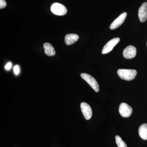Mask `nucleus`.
<instances>
[{"mask_svg": "<svg viewBox=\"0 0 147 147\" xmlns=\"http://www.w3.org/2000/svg\"><path fill=\"white\" fill-rule=\"evenodd\" d=\"M117 74L121 79L129 81L134 79L137 75V71L135 69H119Z\"/></svg>", "mask_w": 147, "mask_h": 147, "instance_id": "f257e3e1", "label": "nucleus"}, {"mask_svg": "<svg viewBox=\"0 0 147 147\" xmlns=\"http://www.w3.org/2000/svg\"><path fill=\"white\" fill-rule=\"evenodd\" d=\"M81 77L84 79L89 85L92 87L95 91L98 92L99 90V87L97 81L94 77L90 74L86 73H82L81 74Z\"/></svg>", "mask_w": 147, "mask_h": 147, "instance_id": "f03ea898", "label": "nucleus"}, {"mask_svg": "<svg viewBox=\"0 0 147 147\" xmlns=\"http://www.w3.org/2000/svg\"><path fill=\"white\" fill-rule=\"evenodd\" d=\"M50 9L52 13L58 16H63L67 12L65 7L59 3H54L51 5Z\"/></svg>", "mask_w": 147, "mask_h": 147, "instance_id": "7ed1b4c3", "label": "nucleus"}, {"mask_svg": "<svg viewBox=\"0 0 147 147\" xmlns=\"http://www.w3.org/2000/svg\"><path fill=\"white\" fill-rule=\"evenodd\" d=\"M133 112L131 106L125 102L121 103L119 107V112L123 117L127 118L130 116Z\"/></svg>", "mask_w": 147, "mask_h": 147, "instance_id": "20e7f679", "label": "nucleus"}, {"mask_svg": "<svg viewBox=\"0 0 147 147\" xmlns=\"http://www.w3.org/2000/svg\"><path fill=\"white\" fill-rule=\"evenodd\" d=\"M120 40V39L119 38H115L108 41L102 49V54H108L111 52L113 50L114 47L119 42Z\"/></svg>", "mask_w": 147, "mask_h": 147, "instance_id": "39448f33", "label": "nucleus"}, {"mask_svg": "<svg viewBox=\"0 0 147 147\" xmlns=\"http://www.w3.org/2000/svg\"><path fill=\"white\" fill-rule=\"evenodd\" d=\"M127 16V13L126 12L122 13L111 24L110 27V29L113 30L119 28L120 26L123 24Z\"/></svg>", "mask_w": 147, "mask_h": 147, "instance_id": "423d86ee", "label": "nucleus"}, {"mask_svg": "<svg viewBox=\"0 0 147 147\" xmlns=\"http://www.w3.org/2000/svg\"><path fill=\"white\" fill-rule=\"evenodd\" d=\"M81 108L84 117L86 120L91 118L92 111L89 105L85 102H82L81 104Z\"/></svg>", "mask_w": 147, "mask_h": 147, "instance_id": "0eeeda50", "label": "nucleus"}, {"mask_svg": "<svg viewBox=\"0 0 147 147\" xmlns=\"http://www.w3.org/2000/svg\"><path fill=\"white\" fill-rule=\"evenodd\" d=\"M123 54L124 57L125 59H133L135 57L137 54V49L134 46L129 45L124 49Z\"/></svg>", "mask_w": 147, "mask_h": 147, "instance_id": "6e6552de", "label": "nucleus"}, {"mask_svg": "<svg viewBox=\"0 0 147 147\" xmlns=\"http://www.w3.org/2000/svg\"><path fill=\"white\" fill-rule=\"evenodd\" d=\"M138 16L139 20L142 23L146 21L147 18V3L145 2L142 4L139 8Z\"/></svg>", "mask_w": 147, "mask_h": 147, "instance_id": "1a4fd4ad", "label": "nucleus"}, {"mask_svg": "<svg viewBox=\"0 0 147 147\" xmlns=\"http://www.w3.org/2000/svg\"><path fill=\"white\" fill-rule=\"evenodd\" d=\"M79 39V36L75 34H67L65 38V41L66 45H72L76 42Z\"/></svg>", "mask_w": 147, "mask_h": 147, "instance_id": "9d476101", "label": "nucleus"}, {"mask_svg": "<svg viewBox=\"0 0 147 147\" xmlns=\"http://www.w3.org/2000/svg\"><path fill=\"white\" fill-rule=\"evenodd\" d=\"M45 53L48 56H55L56 52L53 45L48 42H45L43 45Z\"/></svg>", "mask_w": 147, "mask_h": 147, "instance_id": "9b49d317", "label": "nucleus"}, {"mask_svg": "<svg viewBox=\"0 0 147 147\" xmlns=\"http://www.w3.org/2000/svg\"><path fill=\"white\" fill-rule=\"evenodd\" d=\"M139 136L144 140H147V123L142 124L139 129Z\"/></svg>", "mask_w": 147, "mask_h": 147, "instance_id": "f8f14e48", "label": "nucleus"}, {"mask_svg": "<svg viewBox=\"0 0 147 147\" xmlns=\"http://www.w3.org/2000/svg\"><path fill=\"white\" fill-rule=\"evenodd\" d=\"M116 142L118 147H127L126 143L121 138L120 136L117 135L115 137Z\"/></svg>", "mask_w": 147, "mask_h": 147, "instance_id": "ddd939ff", "label": "nucleus"}, {"mask_svg": "<svg viewBox=\"0 0 147 147\" xmlns=\"http://www.w3.org/2000/svg\"><path fill=\"white\" fill-rule=\"evenodd\" d=\"M7 5V3L5 0H0V9L5 8Z\"/></svg>", "mask_w": 147, "mask_h": 147, "instance_id": "4468645a", "label": "nucleus"}, {"mask_svg": "<svg viewBox=\"0 0 147 147\" xmlns=\"http://www.w3.org/2000/svg\"><path fill=\"white\" fill-rule=\"evenodd\" d=\"M13 71L16 75H18L20 72V69L18 65H15L13 67Z\"/></svg>", "mask_w": 147, "mask_h": 147, "instance_id": "2eb2a0df", "label": "nucleus"}, {"mask_svg": "<svg viewBox=\"0 0 147 147\" xmlns=\"http://www.w3.org/2000/svg\"><path fill=\"white\" fill-rule=\"evenodd\" d=\"M12 67V64L11 62H9L5 66V69L6 70H9Z\"/></svg>", "mask_w": 147, "mask_h": 147, "instance_id": "dca6fc26", "label": "nucleus"}, {"mask_svg": "<svg viewBox=\"0 0 147 147\" xmlns=\"http://www.w3.org/2000/svg\"></svg>", "mask_w": 147, "mask_h": 147, "instance_id": "f3484780", "label": "nucleus"}]
</instances>
